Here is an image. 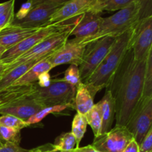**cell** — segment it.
<instances>
[{"label":"cell","mask_w":152,"mask_h":152,"mask_svg":"<svg viewBox=\"0 0 152 152\" xmlns=\"http://www.w3.org/2000/svg\"><path fill=\"white\" fill-rule=\"evenodd\" d=\"M147 59L137 60L129 48L105 87L114 101L116 125L126 126L142 98Z\"/></svg>","instance_id":"1"},{"label":"cell","mask_w":152,"mask_h":152,"mask_svg":"<svg viewBox=\"0 0 152 152\" xmlns=\"http://www.w3.org/2000/svg\"><path fill=\"white\" fill-rule=\"evenodd\" d=\"M134 26L116 37L108 53L99 66L84 83L94 98L98 91L105 88L108 86L110 80L123 60L126 51L130 48Z\"/></svg>","instance_id":"2"},{"label":"cell","mask_w":152,"mask_h":152,"mask_svg":"<svg viewBox=\"0 0 152 152\" xmlns=\"http://www.w3.org/2000/svg\"><path fill=\"white\" fill-rule=\"evenodd\" d=\"M142 6L135 1L108 17L102 18L97 33L88 44L105 37H117L134 26L141 19Z\"/></svg>","instance_id":"3"},{"label":"cell","mask_w":152,"mask_h":152,"mask_svg":"<svg viewBox=\"0 0 152 152\" xmlns=\"http://www.w3.org/2000/svg\"><path fill=\"white\" fill-rule=\"evenodd\" d=\"M76 88L63 80V78L51 79L50 85L41 88L36 83V87L30 96L43 107L56 105L74 106Z\"/></svg>","instance_id":"4"},{"label":"cell","mask_w":152,"mask_h":152,"mask_svg":"<svg viewBox=\"0 0 152 152\" xmlns=\"http://www.w3.org/2000/svg\"><path fill=\"white\" fill-rule=\"evenodd\" d=\"M77 18L74 21V22H72L65 30L47 37L42 41L40 42L39 43L36 45L29 50L25 52V53L20 55L17 58L12 60L11 62L7 63V71L10 70L17 65H21V64L25 63L27 62H31V61H39L41 59L48 58L50 55L53 54L68 40L70 33L75 23Z\"/></svg>","instance_id":"5"},{"label":"cell","mask_w":152,"mask_h":152,"mask_svg":"<svg viewBox=\"0 0 152 152\" xmlns=\"http://www.w3.org/2000/svg\"><path fill=\"white\" fill-rule=\"evenodd\" d=\"M116 37H105L87 44L79 65L80 80L83 83L99 66L114 44Z\"/></svg>","instance_id":"6"},{"label":"cell","mask_w":152,"mask_h":152,"mask_svg":"<svg viewBox=\"0 0 152 152\" xmlns=\"http://www.w3.org/2000/svg\"><path fill=\"white\" fill-rule=\"evenodd\" d=\"M65 22H62V23L49 24V25L41 27L38 31H36L35 33L31 34L27 38L24 39L17 45L7 49L1 56L0 62H4V63H8V62H11L18 56L23 54L25 52L32 48L43 39L56 34V33L63 31L71 24L65 23Z\"/></svg>","instance_id":"7"},{"label":"cell","mask_w":152,"mask_h":152,"mask_svg":"<svg viewBox=\"0 0 152 152\" xmlns=\"http://www.w3.org/2000/svg\"><path fill=\"white\" fill-rule=\"evenodd\" d=\"M152 97L141 98L126 127L138 145L152 126Z\"/></svg>","instance_id":"8"},{"label":"cell","mask_w":152,"mask_h":152,"mask_svg":"<svg viewBox=\"0 0 152 152\" xmlns=\"http://www.w3.org/2000/svg\"><path fill=\"white\" fill-rule=\"evenodd\" d=\"M132 139L126 126L115 125L108 132L94 138L91 145L99 152H122Z\"/></svg>","instance_id":"9"},{"label":"cell","mask_w":152,"mask_h":152,"mask_svg":"<svg viewBox=\"0 0 152 152\" xmlns=\"http://www.w3.org/2000/svg\"><path fill=\"white\" fill-rule=\"evenodd\" d=\"M152 16L140 19L135 25L130 48L137 60L148 57L152 51Z\"/></svg>","instance_id":"10"},{"label":"cell","mask_w":152,"mask_h":152,"mask_svg":"<svg viewBox=\"0 0 152 152\" xmlns=\"http://www.w3.org/2000/svg\"><path fill=\"white\" fill-rule=\"evenodd\" d=\"M87 45L79 42L74 39L68 40L60 48L48 57L53 68L65 64L79 66Z\"/></svg>","instance_id":"11"},{"label":"cell","mask_w":152,"mask_h":152,"mask_svg":"<svg viewBox=\"0 0 152 152\" xmlns=\"http://www.w3.org/2000/svg\"><path fill=\"white\" fill-rule=\"evenodd\" d=\"M102 17L100 13L87 12L77 18L70 36L79 42L88 44V42L97 33Z\"/></svg>","instance_id":"12"},{"label":"cell","mask_w":152,"mask_h":152,"mask_svg":"<svg viewBox=\"0 0 152 152\" xmlns=\"http://www.w3.org/2000/svg\"><path fill=\"white\" fill-rule=\"evenodd\" d=\"M62 4L44 3L34 6L29 13L21 20H13L12 25L22 28H40L48 25L52 15Z\"/></svg>","instance_id":"13"},{"label":"cell","mask_w":152,"mask_h":152,"mask_svg":"<svg viewBox=\"0 0 152 152\" xmlns=\"http://www.w3.org/2000/svg\"><path fill=\"white\" fill-rule=\"evenodd\" d=\"M97 0H69L64 3L48 21L49 24L62 23L89 12Z\"/></svg>","instance_id":"14"},{"label":"cell","mask_w":152,"mask_h":152,"mask_svg":"<svg viewBox=\"0 0 152 152\" xmlns=\"http://www.w3.org/2000/svg\"><path fill=\"white\" fill-rule=\"evenodd\" d=\"M42 105L31 97L23 98L0 109V114H10L27 122L33 115L42 109Z\"/></svg>","instance_id":"15"},{"label":"cell","mask_w":152,"mask_h":152,"mask_svg":"<svg viewBox=\"0 0 152 152\" xmlns=\"http://www.w3.org/2000/svg\"><path fill=\"white\" fill-rule=\"evenodd\" d=\"M40 28H22L11 24L0 31V46L7 50L35 33Z\"/></svg>","instance_id":"16"},{"label":"cell","mask_w":152,"mask_h":152,"mask_svg":"<svg viewBox=\"0 0 152 152\" xmlns=\"http://www.w3.org/2000/svg\"><path fill=\"white\" fill-rule=\"evenodd\" d=\"M36 83L24 86H10L0 91V109L10 105L12 102L32 94L36 87Z\"/></svg>","instance_id":"17"},{"label":"cell","mask_w":152,"mask_h":152,"mask_svg":"<svg viewBox=\"0 0 152 152\" xmlns=\"http://www.w3.org/2000/svg\"><path fill=\"white\" fill-rule=\"evenodd\" d=\"M97 104L102 116V128L100 134H102L112 129L111 127L114 123V120H115V105L111 94L106 90L103 97Z\"/></svg>","instance_id":"18"},{"label":"cell","mask_w":152,"mask_h":152,"mask_svg":"<svg viewBox=\"0 0 152 152\" xmlns=\"http://www.w3.org/2000/svg\"><path fill=\"white\" fill-rule=\"evenodd\" d=\"M53 68L48 58L41 59L33 65L24 75L18 79L12 86H24L37 83L40 74L44 72H50V70Z\"/></svg>","instance_id":"19"},{"label":"cell","mask_w":152,"mask_h":152,"mask_svg":"<svg viewBox=\"0 0 152 152\" xmlns=\"http://www.w3.org/2000/svg\"><path fill=\"white\" fill-rule=\"evenodd\" d=\"M94 105V97L84 83H81L77 88L74 106L78 114L85 115Z\"/></svg>","instance_id":"20"},{"label":"cell","mask_w":152,"mask_h":152,"mask_svg":"<svg viewBox=\"0 0 152 152\" xmlns=\"http://www.w3.org/2000/svg\"><path fill=\"white\" fill-rule=\"evenodd\" d=\"M37 62L39 61L27 62L6 71L1 77H0V91L13 86L18 79L24 75Z\"/></svg>","instance_id":"21"},{"label":"cell","mask_w":152,"mask_h":152,"mask_svg":"<svg viewBox=\"0 0 152 152\" xmlns=\"http://www.w3.org/2000/svg\"><path fill=\"white\" fill-rule=\"evenodd\" d=\"M135 1L139 0H97L90 11L100 14L104 11H117Z\"/></svg>","instance_id":"22"},{"label":"cell","mask_w":152,"mask_h":152,"mask_svg":"<svg viewBox=\"0 0 152 152\" xmlns=\"http://www.w3.org/2000/svg\"><path fill=\"white\" fill-rule=\"evenodd\" d=\"M88 126L91 128L94 138L97 137L101 132L102 128V116L98 104H94L93 108L84 115Z\"/></svg>","instance_id":"23"},{"label":"cell","mask_w":152,"mask_h":152,"mask_svg":"<svg viewBox=\"0 0 152 152\" xmlns=\"http://www.w3.org/2000/svg\"><path fill=\"white\" fill-rule=\"evenodd\" d=\"M87 126L88 123L84 115L77 113L73 120L71 132L76 139V143H77L76 148L80 147V142L83 140L87 130Z\"/></svg>","instance_id":"24"},{"label":"cell","mask_w":152,"mask_h":152,"mask_svg":"<svg viewBox=\"0 0 152 152\" xmlns=\"http://www.w3.org/2000/svg\"><path fill=\"white\" fill-rule=\"evenodd\" d=\"M76 139L71 132L62 134L55 140L53 145L58 151L68 152L76 148Z\"/></svg>","instance_id":"25"},{"label":"cell","mask_w":152,"mask_h":152,"mask_svg":"<svg viewBox=\"0 0 152 152\" xmlns=\"http://www.w3.org/2000/svg\"><path fill=\"white\" fill-rule=\"evenodd\" d=\"M0 142L19 145L21 142V131L13 128L0 126Z\"/></svg>","instance_id":"26"},{"label":"cell","mask_w":152,"mask_h":152,"mask_svg":"<svg viewBox=\"0 0 152 152\" xmlns=\"http://www.w3.org/2000/svg\"><path fill=\"white\" fill-rule=\"evenodd\" d=\"M70 107L69 105H56V106H50V107H45L42 109L40 110L37 113H36L34 115H33L29 120L27 121L29 126L41 122L45 117H47L48 114H54V113H59L61 111H64L67 108Z\"/></svg>","instance_id":"27"},{"label":"cell","mask_w":152,"mask_h":152,"mask_svg":"<svg viewBox=\"0 0 152 152\" xmlns=\"http://www.w3.org/2000/svg\"><path fill=\"white\" fill-rule=\"evenodd\" d=\"M148 97H152V51L147 59L142 94V98Z\"/></svg>","instance_id":"28"},{"label":"cell","mask_w":152,"mask_h":152,"mask_svg":"<svg viewBox=\"0 0 152 152\" xmlns=\"http://www.w3.org/2000/svg\"><path fill=\"white\" fill-rule=\"evenodd\" d=\"M0 126L13 128L20 131L30 126L27 122L10 114H2L0 116Z\"/></svg>","instance_id":"29"},{"label":"cell","mask_w":152,"mask_h":152,"mask_svg":"<svg viewBox=\"0 0 152 152\" xmlns=\"http://www.w3.org/2000/svg\"><path fill=\"white\" fill-rule=\"evenodd\" d=\"M63 80L68 84L71 85L77 88L82 83L80 80L79 66L75 65H70L64 74Z\"/></svg>","instance_id":"30"},{"label":"cell","mask_w":152,"mask_h":152,"mask_svg":"<svg viewBox=\"0 0 152 152\" xmlns=\"http://www.w3.org/2000/svg\"><path fill=\"white\" fill-rule=\"evenodd\" d=\"M14 7L9 10L6 13L0 15V31L11 25L14 20Z\"/></svg>","instance_id":"31"},{"label":"cell","mask_w":152,"mask_h":152,"mask_svg":"<svg viewBox=\"0 0 152 152\" xmlns=\"http://www.w3.org/2000/svg\"><path fill=\"white\" fill-rule=\"evenodd\" d=\"M140 152L152 151V128L147 132L139 145Z\"/></svg>","instance_id":"32"},{"label":"cell","mask_w":152,"mask_h":152,"mask_svg":"<svg viewBox=\"0 0 152 152\" xmlns=\"http://www.w3.org/2000/svg\"><path fill=\"white\" fill-rule=\"evenodd\" d=\"M32 4L29 1H27L26 2L23 3L20 7V8H19V10H18L17 13H16V16H14V18L16 17V19H14L15 20H21V19H24L28 15L30 10L32 9Z\"/></svg>","instance_id":"33"},{"label":"cell","mask_w":152,"mask_h":152,"mask_svg":"<svg viewBox=\"0 0 152 152\" xmlns=\"http://www.w3.org/2000/svg\"><path fill=\"white\" fill-rule=\"evenodd\" d=\"M142 6L141 19L152 16V0H139Z\"/></svg>","instance_id":"34"},{"label":"cell","mask_w":152,"mask_h":152,"mask_svg":"<svg viewBox=\"0 0 152 152\" xmlns=\"http://www.w3.org/2000/svg\"><path fill=\"white\" fill-rule=\"evenodd\" d=\"M28 150L22 148L19 145L9 143H4L0 148V152H27Z\"/></svg>","instance_id":"35"},{"label":"cell","mask_w":152,"mask_h":152,"mask_svg":"<svg viewBox=\"0 0 152 152\" xmlns=\"http://www.w3.org/2000/svg\"><path fill=\"white\" fill-rule=\"evenodd\" d=\"M27 152H61V151H58V150L55 148L53 144L47 143V144H45V145L37 147V148L28 150Z\"/></svg>","instance_id":"36"},{"label":"cell","mask_w":152,"mask_h":152,"mask_svg":"<svg viewBox=\"0 0 152 152\" xmlns=\"http://www.w3.org/2000/svg\"><path fill=\"white\" fill-rule=\"evenodd\" d=\"M51 81V77H50L49 72H44L39 75L37 80V85L41 88H46L50 85Z\"/></svg>","instance_id":"37"},{"label":"cell","mask_w":152,"mask_h":152,"mask_svg":"<svg viewBox=\"0 0 152 152\" xmlns=\"http://www.w3.org/2000/svg\"><path fill=\"white\" fill-rule=\"evenodd\" d=\"M32 4L33 7L39 4H44V3H52V4H63L66 1L69 0H28Z\"/></svg>","instance_id":"38"},{"label":"cell","mask_w":152,"mask_h":152,"mask_svg":"<svg viewBox=\"0 0 152 152\" xmlns=\"http://www.w3.org/2000/svg\"><path fill=\"white\" fill-rule=\"evenodd\" d=\"M122 152H140L139 145L133 138Z\"/></svg>","instance_id":"39"},{"label":"cell","mask_w":152,"mask_h":152,"mask_svg":"<svg viewBox=\"0 0 152 152\" xmlns=\"http://www.w3.org/2000/svg\"><path fill=\"white\" fill-rule=\"evenodd\" d=\"M15 0H9V1H5L0 4V15L6 13L10 10L11 8L14 7Z\"/></svg>","instance_id":"40"},{"label":"cell","mask_w":152,"mask_h":152,"mask_svg":"<svg viewBox=\"0 0 152 152\" xmlns=\"http://www.w3.org/2000/svg\"><path fill=\"white\" fill-rule=\"evenodd\" d=\"M68 152H99V151L95 149L91 145H87V146L75 148L74 149L71 150V151Z\"/></svg>","instance_id":"41"},{"label":"cell","mask_w":152,"mask_h":152,"mask_svg":"<svg viewBox=\"0 0 152 152\" xmlns=\"http://www.w3.org/2000/svg\"><path fill=\"white\" fill-rule=\"evenodd\" d=\"M7 70V64L4 63V62H0V77H1Z\"/></svg>","instance_id":"42"},{"label":"cell","mask_w":152,"mask_h":152,"mask_svg":"<svg viewBox=\"0 0 152 152\" xmlns=\"http://www.w3.org/2000/svg\"><path fill=\"white\" fill-rule=\"evenodd\" d=\"M5 51H6V49L4 48L3 47H1V46H0V61H1V56H2V55L4 54V53Z\"/></svg>","instance_id":"43"},{"label":"cell","mask_w":152,"mask_h":152,"mask_svg":"<svg viewBox=\"0 0 152 152\" xmlns=\"http://www.w3.org/2000/svg\"><path fill=\"white\" fill-rule=\"evenodd\" d=\"M3 145V143H1V142H0V148H1V145Z\"/></svg>","instance_id":"44"},{"label":"cell","mask_w":152,"mask_h":152,"mask_svg":"<svg viewBox=\"0 0 152 152\" xmlns=\"http://www.w3.org/2000/svg\"><path fill=\"white\" fill-rule=\"evenodd\" d=\"M150 152H152V151H150Z\"/></svg>","instance_id":"45"}]
</instances>
